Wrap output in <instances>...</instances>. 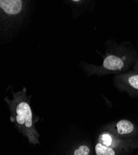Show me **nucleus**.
I'll return each instance as SVG.
<instances>
[{
  "label": "nucleus",
  "mask_w": 138,
  "mask_h": 155,
  "mask_svg": "<svg viewBox=\"0 0 138 155\" xmlns=\"http://www.w3.org/2000/svg\"><path fill=\"white\" fill-rule=\"evenodd\" d=\"M26 91V88L24 87L22 91L13 93L12 100L6 97L5 101L11 113V121L15 124L18 130L27 138L30 143L34 145L39 144L40 135L35 127V123L37 121L34 119Z\"/></svg>",
  "instance_id": "1"
},
{
  "label": "nucleus",
  "mask_w": 138,
  "mask_h": 155,
  "mask_svg": "<svg viewBox=\"0 0 138 155\" xmlns=\"http://www.w3.org/2000/svg\"><path fill=\"white\" fill-rule=\"evenodd\" d=\"M27 2L22 0H1L2 20L4 22H12L22 16L26 12Z\"/></svg>",
  "instance_id": "2"
},
{
  "label": "nucleus",
  "mask_w": 138,
  "mask_h": 155,
  "mask_svg": "<svg viewBox=\"0 0 138 155\" xmlns=\"http://www.w3.org/2000/svg\"><path fill=\"white\" fill-rule=\"evenodd\" d=\"M124 67V58L116 55H107L103 61L102 67L110 71H121Z\"/></svg>",
  "instance_id": "3"
},
{
  "label": "nucleus",
  "mask_w": 138,
  "mask_h": 155,
  "mask_svg": "<svg viewBox=\"0 0 138 155\" xmlns=\"http://www.w3.org/2000/svg\"><path fill=\"white\" fill-rule=\"evenodd\" d=\"M117 130L120 135L128 134L133 131L134 125L129 120H121L117 124Z\"/></svg>",
  "instance_id": "4"
},
{
  "label": "nucleus",
  "mask_w": 138,
  "mask_h": 155,
  "mask_svg": "<svg viewBox=\"0 0 138 155\" xmlns=\"http://www.w3.org/2000/svg\"><path fill=\"white\" fill-rule=\"evenodd\" d=\"M95 152L97 155H115L114 150L111 148L105 146L100 143H98L96 145Z\"/></svg>",
  "instance_id": "5"
},
{
  "label": "nucleus",
  "mask_w": 138,
  "mask_h": 155,
  "mask_svg": "<svg viewBox=\"0 0 138 155\" xmlns=\"http://www.w3.org/2000/svg\"><path fill=\"white\" fill-rule=\"evenodd\" d=\"M127 81L131 87L138 90V74H131L128 76Z\"/></svg>",
  "instance_id": "6"
},
{
  "label": "nucleus",
  "mask_w": 138,
  "mask_h": 155,
  "mask_svg": "<svg viewBox=\"0 0 138 155\" xmlns=\"http://www.w3.org/2000/svg\"><path fill=\"white\" fill-rule=\"evenodd\" d=\"M100 143H102V145H104L105 146L109 147L111 145L112 138L109 134H104L100 136Z\"/></svg>",
  "instance_id": "7"
},
{
  "label": "nucleus",
  "mask_w": 138,
  "mask_h": 155,
  "mask_svg": "<svg viewBox=\"0 0 138 155\" xmlns=\"http://www.w3.org/2000/svg\"><path fill=\"white\" fill-rule=\"evenodd\" d=\"M90 149L86 145H81L74 151L73 155H89Z\"/></svg>",
  "instance_id": "8"
}]
</instances>
